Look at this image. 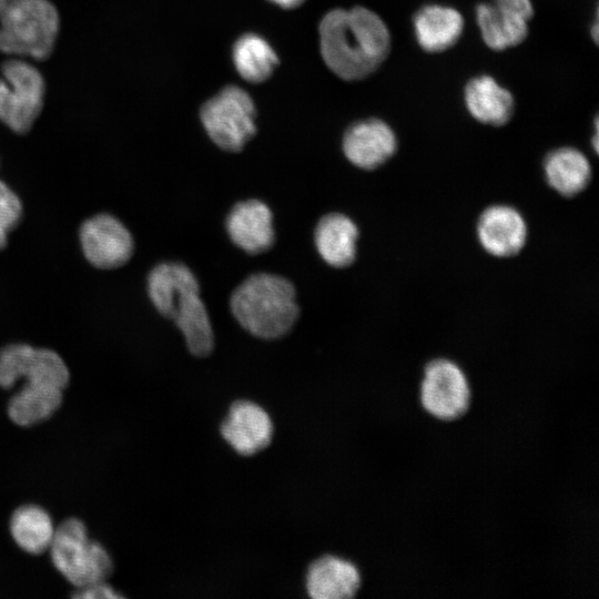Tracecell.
I'll return each instance as SVG.
<instances>
[{"label":"cell","instance_id":"6da1fadb","mask_svg":"<svg viewBox=\"0 0 599 599\" xmlns=\"http://www.w3.org/2000/svg\"><path fill=\"white\" fill-rule=\"evenodd\" d=\"M318 32L324 62L346 81L362 80L374 73L390 51L387 26L364 7L327 12Z\"/></svg>","mask_w":599,"mask_h":599},{"label":"cell","instance_id":"7a4b0ae2","mask_svg":"<svg viewBox=\"0 0 599 599\" xmlns=\"http://www.w3.org/2000/svg\"><path fill=\"white\" fill-rule=\"evenodd\" d=\"M146 285L152 304L174 322L189 351L199 357L207 356L214 347V335L193 272L182 263H161L149 273Z\"/></svg>","mask_w":599,"mask_h":599},{"label":"cell","instance_id":"3957f363","mask_svg":"<svg viewBox=\"0 0 599 599\" xmlns=\"http://www.w3.org/2000/svg\"><path fill=\"white\" fill-rule=\"evenodd\" d=\"M230 305L243 328L265 339L288 333L300 314L293 284L271 273L244 280L233 292Z\"/></svg>","mask_w":599,"mask_h":599},{"label":"cell","instance_id":"277c9868","mask_svg":"<svg viewBox=\"0 0 599 599\" xmlns=\"http://www.w3.org/2000/svg\"><path fill=\"white\" fill-rule=\"evenodd\" d=\"M60 32V14L50 0H0V52L48 60Z\"/></svg>","mask_w":599,"mask_h":599},{"label":"cell","instance_id":"5b68a950","mask_svg":"<svg viewBox=\"0 0 599 599\" xmlns=\"http://www.w3.org/2000/svg\"><path fill=\"white\" fill-rule=\"evenodd\" d=\"M49 551L58 571L78 589L105 581L112 571L109 552L89 538L79 519H68L55 529Z\"/></svg>","mask_w":599,"mask_h":599},{"label":"cell","instance_id":"8992f818","mask_svg":"<svg viewBox=\"0 0 599 599\" xmlns=\"http://www.w3.org/2000/svg\"><path fill=\"white\" fill-rule=\"evenodd\" d=\"M0 70V122L17 134H27L43 110L44 77L37 67L16 57L6 60Z\"/></svg>","mask_w":599,"mask_h":599},{"label":"cell","instance_id":"52a82bcc","mask_svg":"<svg viewBox=\"0 0 599 599\" xmlns=\"http://www.w3.org/2000/svg\"><path fill=\"white\" fill-rule=\"evenodd\" d=\"M200 116L211 140L225 151H241L256 132L255 104L246 91L235 85L209 99Z\"/></svg>","mask_w":599,"mask_h":599},{"label":"cell","instance_id":"ba28073f","mask_svg":"<svg viewBox=\"0 0 599 599\" xmlns=\"http://www.w3.org/2000/svg\"><path fill=\"white\" fill-rule=\"evenodd\" d=\"M419 402L436 420L454 422L466 415L471 404V388L463 368L447 358L428 362L419 386Z\"/></svg>","mask_w":599,"mask_h":599},{"label":"cell","instance_id":"9c48e42d","mask_svg":"<svg viewBox=\"0 0 599 599\" xmlns=\"http://www.w3.org/2000/svg\"><path fill=\"white\" fill-rule=\"evenodd\" d=\"M41 383L64 389L70 373L54 351L27 343H11L0 349V386L11 388L19 380Z\"/></svg>","mask_w":599,"mask_h":599},{"label":"cell","instance_id":"30bf717a","mask_svg":"<svg viewBox=\"0 0 599 599\" xmlns=\"http://www.w3.org/2000/svg\"><path fill=\"white\" fill-rule=\"evenodd\" d=\"M79 243L84 258L99 270H114L126 264L134 252L129 229L110 213H98L82 222Z\"/></svg>","mask_w":599,"mask_h":599},{"label":"cell","instance_id":"8fae6325","mask_svg":"<svg viewBox=\"0 0 599 599\" xmlns=\"http://www.w3.org/2000/svg\"><path fill=\"white\" fill-rule=\"evenodd\" d=\"M397 138L393 129L379 119L353 124L344 134L343 151L354 165L373 170L394 155Z\"/></svg>","mask_w":599,"mask_h":599},{"label":"cell","instance_id":"7c38bea8","mask_svg":"<svg viewBox=\"0 0 599 599\" xmlns=\"http://www.w3.org/2000/svg\"><path fill=\"white\" fill-rule=\"evenodd\" d=\"M221 434L235 451L250 456L271 443L273 424L260 405L238 400L231 406L221 426Z\"/></svg>","mask_w":599,"mask_h":599},{"label":"cell","instance_id":"4fadbf2b","mask_svg":"<svg viewBox=\"0 0 599 599\" xmlns=\"http://www.w3.org/2000/svg\"><path fill=\"white\" fill-rule=\"evenodd\" d=\"M477 235L490 254L507 257L517 254L526 243L527 225L521 214L508 205H493L479 216Z\"/></svg>","mask_w":599,"mask_h":599},{"label":"cell","instance_id":"5bb4252c","mask_svg":"<svg viewBox=\"0 0 599 599\" xmlns=\"http://www.w3.org/2000/svg\"><path fill=\"white\" fill-rule=\"evenodd\" d=\"M273 216L262 201L237 203L226 219V229L233 243L248 254H260L274 243Z\"/></svg>","mask_w":599,"mask_h":599},{"label":"cell","instance_id":"9a60e30c","mask_svg":"<svg viewBox=\"0 0 599 599\" xmlns=\"http://www.w3.org/2000/svg\"><path fill=\"white\" fill-rule=\"evenodd\" d=\"M356 565L336 556H323L308 567L306 590L314 599H348L361 588Z\"/></svg>","mask_w":599,"mask_h":599},{"label":"cell","instance_id":"2e32d148","mask_svg":"<svg viewBox=\"0 0 599 599\" xmlns=\"http://www.w3.org/2000/svg\"><path fill=\"white\" fill-rule=\"evenodd\" d=\"M413 27L419 47L429 53H438L459 40L464 31V19L455 8L427 4L415 13Z\"/></svg>","mask_w":599,"mask_h":599},{"label":"cell","instance_id":"e0dca14e","mask_svg":"<svg viewBox=\"0 0 599 599\" xmlns=\"http://www.w3.org/2000/svg\"><path fill=\"white\" fill-rule=\"evenodd\" d=\"M464 100L475 120L495 126L506 124L515 110L511 92L487 74L475 77L467 82Z\"/></svg>","mask_w":599,"mask_h":599},{"label":"cell","instance_id":"ac0fdd59","mask_svg":"<svg viewBox=\"0 0 599 599\" xmlns=\"http://www.w3.org/2000/svg\"><path fill=\"white\" fill-rule=\"evenodd\" d=\"M358 230L346 215L331 213L323 216L315 229V245L322 258L334 267H345L356 255Z\"/></svg>","mask_w":599,"mask_h":599},{"label":"cell","instance_id":"d6986e66","mask_svg":"<svg viewBox=\"0 0 599 599\" xmlns=\"http://www.w3.org/2000/svg\"><path fill=\"white\" fill-rule=\"evenodd\" d=\"M544 169L548 184L564 196L580 193L591 177V166L586 155L570 146L548 153Z\"/></svg>","mask_w":599,"mask_h":599},{"label":"cell","instance_id":"ffe728a7","mask_svg":"<svg viewBox=\"0 0 599 599\" xmlns=\"http://www.w3.org/2000/svg\"><path fill=\"white\" fill-rule=\"evenodd\" d=\"M476 20L483 41L495 51L516 47L528 35V20L495 3L478 4Z\"/></svg>","mask_w":599,"mask_h":599},{"label":"cell","instance_id":"44dd1931","mask_svg":"<svg viewBox=\"0 0 599 599\" xmlns=\"http://www.w3.org/2000/svg\"><path fill=\"white\" fill-rule=\"evenodd\" d=\"M63 389L26 382L8 404L10 419L20 426H33L50 418L62 403Z\"/></svg>","mask_w":599,"mask_h":599},{"label":"cell","instance_id":"7402d4cb","mask_svg":"<svg viewBox=\"0 0 599 599\" xmlns=\"http://www.w3.org/2000/svg\"><path fill=\"white\" fill-rule=\"evenodd\" d=\"M14 542L26 552L40 555L49 550L55 528L52 518L37 505H24L14 510L10 519Z\"/></svg>","mask_w":599,"mask_h":599},{"label":"cell","instance_id":"603a6c76","mask_svg":"<svg viewBox=\"0 0 599 599\" xmlns=\"http://www.w3.org/2000/svg\"><path fill=\"white\" fill-rule=\"evenodd\" d=\"M232 57L238 74L251 83L266 81L278 64V57L271 44L255 33L240 37Z\"/></svg>","mask_w":599,"mask_h":599},{"label":"cell","instance_id":"cb8c5ba5","mask_svg":"<svg viewBox=\"0 0 599 599\" xmlns=\"http://www.w3.org/2000/svg\"><path fill=\"white\" fill-rule=\"evenodd\" d=\"M22 215L21 199L0 179V250L7 246L9 234L19 225Z\"/></svg>","mask_w":599,"mask_h":599},{"label":"cell","instance_id":"d4e9b609","mask_svg":"<svg viewBox=\"0 0 599 599\" xmlns=\"http://www.w3.org/2000/svg\"><path fill=\"white\" fill-rule=\"evenodd\" d=\"M495 4L501 9L515 13L519 17L530 20L534 14V8L530 0H494Z\"/></svg>","mask_w":599,"mask_h":599},{"label":"cell","instance_id":"484cf974","mask_svg":"<svg viewBox=\"0 0 599 599\" xmlns=\"http://www.w3.org/2000/svg\"><path fill=\"white\" fill-rule=\"evenodd\" d=\"M79 593L75 597L81 598H119L121 597L116 593L110 586L105 585L104 581L89 585L87 587L78 589Z\"/></svg>","mask_w":599,"mask_h":599},{"label":"cell","instance_id":"4316f807","mask_svg":"<svg viewBox=\"0 0 599 599\" xmlns=\"http://www.w3.org/2000/svg\"><path fill=\"white\" fill-rule=\"evenodd\" d=\"M268 1L284 9H293L301 6L305 0H268Z\"/></svg>","mask_w":599,"mask_h":599},{"label":"cell","instance_id":"83f0119b","mask_svg":"<svg viewBox=\"0 0 599 599\" xmlns=\"http://www.w3.org/2000/svg\"><path fill=\"white\" fill-rule=\"evenodd\" d=\"M0 165H1V162H0Z\"/></svg>","mask_w":599,"mask_h":599}]
</instances>
